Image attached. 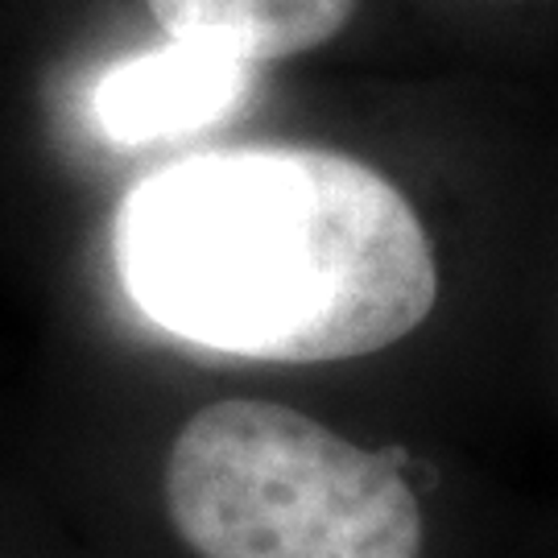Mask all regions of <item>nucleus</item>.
<instances>
[{
  "label": "nucleus",
  "instance_id": "f257e3e1",
  "mask_svg": "<svg viewBox=\"0 0 558 558\" xmlns=\"http://www.w3.org/2000/svg\"><path fill=\"white\" fill-rule=\"evenodd\" d=\"M137 306L182 339L278 364L373 356L439 299L435 244L380 170L253 145L145 179L120 216Z\"/></svg>",
  "mask_w": 558,
  "mask_h": 558
},
{
  "label": "nucleus",
  "instance_id": "f03ea898",
  "mask_svg": "<svg viewBox=\"0 0 558 558\" xmlns=\"http://www.w3.org/2000/svg\"><path fill=\"white\" fill-rule=\"evenodd\" d=\"M161 488L195 558H422L426 546L422 505L393 459L278 401L191 414Z\"/></svg>",
  "mask_w": 558,
  "mask_h": 558
},
{
  "label": "nucleus",
  "instance_id": "7ed1b4c3",
  "mask_svg": "<svg viewBox=\"0 0 558 558\" xmlns=\"http://www.w3.org/2000/svg\"><path fill=\"white\" fill-rule=\"evenodd\" d=\"M253 62L199 41H166L117 62L96 83V124L117 145L182 137L228 117L248 92Z\"/></svg>",
  "mask_w": 558,
  "mask_h": 558
},
{
  "label": "nucleus",
  "instance_id": "20e7f679",
  "mask_svg": "<svg viewBox=\"0 0 558 558\" xmlns=\"http://www.w3.org/2000/svg\"><path fill=\"white\" fill-rule=\"evenodd\" d=\"M161 34L228 50L244 62H278L331 41L356 0H145Z\"/></svg>",
  "mask_w": 558,
  "mask_h": 558
}]
</instances>
